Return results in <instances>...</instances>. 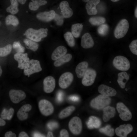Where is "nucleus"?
I'll use <instances>...</instances> for the list:
<instances>
[{"instance_id": "nucleus-1", "label": "nucleus", "mask_w": 137, "mask_h": 137, "mask_svg": "<svg viewBox=\"0 0 137 137\" xmlns=\"http://www.w3.org/2000/svg\"><path fill=\"white\" fill-rule=\"evenodd\" d=\"M47 28H41L36 30L32 28L27 29L24 35L28 39L36 42H39L42 38L46 37L47 35Z\"/></svg>"}, {"instance_id": "nucleus-2", "label": "nucleus", "mask_w": 137, "mask_h": 137, "mask_svg": "<svg viewBox=\"0 0 137 137\" xmlns=\"http://www.w3.org/2000/svg\"><path fill=\"white\" fill-rule=\"evenodd\" d=\"M111 101L109 97L101 94L93 99L90 102V105L93 108L100 109L109 105Z\"/></svg>"}, {"instance_id": "nucleus-3", "label": "nucleus", "mask_w": 137, "mask_h": 137, "mask_svg": "<svg viewBox=\"0 0 137 137\" xmlns=\"http://www.w3.org/2000/svg\"><path fill=\"white\" fill-rule=\"evenodd\" d=\"M129 27L128 21L125 19H122L118 23L114 31V36L117 39L124 37L127 33Z\"/></svg>"}, {"instance_id": "nucleus-4", "label": "nucleus", "mask_w": 137, "mask_h": 137, "mask_svg": "<svg viewBox=\"0 0 137 137\" xmlns=\"http://www.w3.org/2000/svg\"><path fill=\"white\" fill-rule=\"evenodd\" d=\"M24 70V74L29 77L33 74L41 71L42 68L39 61L32 59L29 60Z\"/></svg>"}, {"instance_id": "nucleus-5", "label": "nucleus", "mask_w": 137, "mask_h": 137, "mask_svg": "<svg viewBox=\"0 0 137 137\" xmlns=\"http://www.w3.org/2000/svg\"><path fill=\"white\" fill-rule=\"evenodd\" d=\"M113 63L116 69L123 71L128 70L130 67L129 60L126 58L122 56L115 57L113 60Z\"/></svg>"}, {"instance_id": "nucleus-6", "label": "nucleus", "mask_w": 137, "mask_h": 137, "mask_svg": "<svg viewBox=\"0 0 137 137\" xmlns=\"http://www.w3.org/2000/svg\"><path fill=\"white\" fill-rule=\"evenodd\" d=\"M69 129L73 134L78 135L81 133L82 129V124L79 117L75 116L70 121L68 124Z\"/></svg>"}, {"instance_id": "nucleus-7", "label": "nucleus", "mask_w": 137, "mask_h": 137, "mask_svg": "<svg viewBox=\"0 0 137 137\" xmlns=\"http://www.w3.org/2000/svg\"><path fill=\"white\" fill-rule=\"evenodd\" d=\"M38 107L41 113L46 116L50 115L54 111V108L52 103L45 99H42L39 101Z\"/></svg>"}, {"instance_id": "nucleus-8", "label": "nucleus", "mask_w": 137, "mask_h": 137, "mask_svg": "<svg viewBox=\"0 0 137 137\" xmlns=\"http://www.w3.org/2000/svg\"><path fill=\"white\" fill-rule=\"evenodd\" d=\"M96 76V71L92 68L87 69L83 76L82 83L84 86H89L94 82Z\"/></svg>"}, {"instance_id": "nucleus-9", "label": "nucleus", "mask_w": 137, "mask_h": 137, "mask_svg": "<svg viewBox=\"0 0 137 137\" xmlns=\"http://www.w3.org/2000/svg\"><path fill=\"white\" fill-rule=\"evenodd\" d=\"M116 109L119 113V116L122 120L127 121L131 119L132 117L131 113L123 103H118L116 105Z\"/></svg>"}, {"instance_id": "nucleus-10", "label": "nucleus", "mask_w": 137, "mask_h": 137, "mask_svg": "<svg viewBox=\"0 0 137 137\" xmlns=\"http://www.w3.org/2000/svg\"><path fill=\"white\" fill-rule=\"evenodd\" d=\"M74 79L73 74L70 72L63 73L60 77L59 80V87L62 89L68 88L72 83Z\"/></svg>"}, {"instance_id": "nucleus-11", "label": "nucleus", "mask_w": 137, "mask_h": 137, "mask_svg": "<svg viewBox=\"0 0 137 137\" xmlns=\"http://www.w3.org/2000/svg\"><path fill=\"white\" fill-rule=\"evenodd\" d=\"M9 94L11 100L15 104L19 103L26 97L25 92L20 90L11 89L9 92Z\"/></svg>"}, {"instance_id": "nucleus-12", "label": "nucleus", "mask_w": 137, "mask_h": 137, "mask_svg": "<svg viewBox=\"0 0 137 137\" xmlns=\"http://www.w3.org/2000/svg\"><path fill=\"white\" fill-rule=\"evenodd\" d=\"M14 58L18 62V68L22 70L24 68L30 60L27 53H16Z\"/></svg>"}, {"instance_id": "nucleus-13", "label": "nucleus", "mask_w": 137, "mask_h": 137, "mask_svg": "<svg viewBox=\"0 0 137 137\" xmlns=\"http://www.w3.org/2000/svg\"><path fill=\"white\" fill-rule=\"evenodd\" d=\"M43 90L46 93H50L54 90L56 86L55 78L52 76L46 77L43 81Z\"/></svg>"}, {"instance_id": "nucleus-14", "label": "nucleus", "mask_w": 137, "mask_h": 137, "mask_svg": "<svg viewBox=\"0 0 137 137\" xmlns=\"http://www.w3.org/2000/svg\"><path fill=\"white\" fill-rule=\"evenodd\" d=\"M133 127L130 124L120 125L115 130L116 135L120 137H126L127 135L132 131Z\"/></svg>"}, {"instance_id": "nucleus-15", "label": "nucleus", "mask_w": 137, "mask_h": 137, "mask_svg": "<svg viewBox=\"0 0 137 137\" xmlns=\"http://www.w3.org/2000/svg\"><path fill=\"white\" fill-rule=\"evenodd\" d=\"M55 11L51 10L49 11H44L38 13L36 16L38 19L44 22H49L54 19L56 15Z\"/></svg>"}, {"instance_id": "nucleus-16", "label": "nucleus", "mask_w": 137, "mask_h": 137, "mask_svg": "<svg viewBox=\"0 0 137 137\" xmlns=\"http://www.w3.org/2000/svg\"><path fill=\"white\" fill-rule=\"evenodd\" d=\"M59 7L63 18H68L72 16L73 11L70 7L67 1H62L60 4Z\"/></svg>"}, {"instance_id": "nucleus-17", "label": "nucleus", "mask_w": 137, "mask_h": 137, "mask_svg": "<svg viewBox=\"0 0 137 137\" xmlns=\"http://www.w3.org/2000/svg\"><path fill=\"white\" fill-rule=\"evenodd\" d=\"M31 109V106L29 104H25L22 106L17 113V117L21 121L26 119L28 116V114L27 112L29 111Z\"/></svg>"}, {"instance_id": "nucleus-18", "label": "nucleus", "mask_w": 137, "mask_h": 137, "mask_svg": "<svg viewBox=\"0 0 137 137\" xmlns=\"http://www.w3.org/2000/svg\"><path fill=\"white\" fill-rule=\"evenodd\" d=\"M94 45L93 40L89 33H84L82 36L81 45L82 47L87 49L92 47Z\"/></svg>"}, {"instance_id": "nucleus-19", "label": "nucleus", "mask_w": 137, "mask_h": 137, "mask_svg": "<svg viewBox=\"0 0 137 137\" xmlns=\"http://www.w3.org/2000/svg\"><path fill=\"white\" fill-rule=\"evenodd\" d=\"M100 1V0H90L87 2L85 7L88 15H94L97 14V11L96 7Z\"/></svg>"}, {"instance_id": "nucleus-20", "label": "nucleus", "mask_w": 137, "mask_h": 137, "mask_svg": "<svg viewBox=\"0 0 137 137\" xmlns=\"http://www.w3.org/2000/svg\"><path fill=\"white\" fill-rule=\"evenodd\" d=\"M98 91L101 94L108 97L115 96L117 93L115 89L104 84H101L99 86Z\"/></svg>"}, {"instance_id": "nucleus-21", "label": "nucleus", "mask_w": 137, "mask_h": 137, "mask_svg": "<svg viewBox=\"0 0 137 137\" xmlns=\"http://www.w3.org/2000/svg\"><path fill=\"white\" fill-rule=\"evenodd\" d=\"M103 120L105 122H107L114 116L115 110L114 107L108 106L103 108Z\"/></svg>"}, {"instance_id": "nucleus-22", "label": "nucleus", "mask_w": 137, "mask_h": 137, "mask_svg": "<svg viewBox=\"0 0 137 137\" xmlns=\"http://www.w3.org/2000/svg\"><path fill=\"white\" fill-rule=\"evenodd\" d=\"M66 48L63 46L58 47L54 50L51 56L52 59L56 60L66 54L67 52Z\"/></svg>"}, {"instance_id": "nucleus-23", "label": "nucleus", "mask_w": 137, "mask_h": 137, "mask_svg": "<svg viewBox=\"0 0 137 137\" xmlns=\"http://www.w3.org/2000/svg\"><path fill=\"white\" fill-rule=\"evenodd\" d=\"M88 65V62L85 61L79 63L77 66L75 72L77 77L79 78L82 77L87 69Z\"/></svg>"}, {"instance_id": "nucleus-24", "label": "nucleus", "mask_w": 137, "mask_h": 137, "mask_svg": "<svg viewBox=\"0 0 137 137\" xmlns=\"http://www.w3.org/2000/svg\"><path fill=\"white\" fill-rule=\"evenodd\" d=\"M86 124L88 128L92 129L99 128L101 125V123L98 118L92 116L89 117Z\"/></svg>"}, {"instance_id": "nucleus-25", "label": "nucleus", "mask_w": 137, "mask_h": 137, "mask_svg": "<svg viewBox=\"0 0 137 137\" xmlns=\"http://www.w3.org/2000/svg\"><path fill=\"white\" fill-rule=\"evenodd\" d=\"M118 76L117 82L118 84L121 88H125L126 84L129 79V76L127 72H123L118 73Z\"/></svg>"}, {"instance_id": "nucleus-26", "label": "nucleus", "mask_w": 137, "mask_h": 137, "mask_svg": "<svg viewBox=\"0 0 137 137\" xmlns=\"http://www.w3.org/2000/svg\"><path fill=\"white\" fill-rule=\"evenodd\" d=\"M31 2L29 3V8L32 11H36L41 6L47 4V2L45 0H31Z\"/></svg>"}, {"instance_id": "nucleus-27", "label": "nucleus", "mask_w": 137, "mask_h": 137, "mask_svg": "<svg viewBox=\"0 0 137 137\" xmlns=\"http://www.w3.org/2000/svg\"><path fill=\"white\" fill-rule=\"evenodd\" d=\"M72 55L70 54H65L57 60H55L54 63L55 67L60 66L65 63L70 61L72 58Z\"/></svg>"}, {"instance_id": "nucleus-28", "label": "nucleus", "mask_w": 137, "mask_h": 137, "mask_svg": "<svg viewBox=\"0 0 137 137\" xmlns=\"http://www.w3.org/2000/svg\"><path fill=\"white\" fill-rule=\"evenodd\" d=\"M75 108L73 106H70L62 110L58 115L59 117L63 119L70 116L75 110Z\"/></svg>"}, {"instance_id": "nucleus-29", "label": "nucleus", "mask_w": 137, "mask_h": 137, "mask_svg": "<svg viewBox=\"0 0 137 137\" xmlns=\"http://www.w3.org/2000/svg\"><path fill=\"white\" fill-rule=\"evenodd\" d=\"M82 24L76 23L72 25L71 27L72 33L75 38L79 37L83 28Z\"/></svg>"}, {"instance_id": "nucleus-30", "label": "nucleus", "mask_w": 137, "mask_h": 137, "mask_svg": "<svg viewBox=\"0 0 137 137\" xmlns=\"http://www.w3.org/2000/svg\"><path fill=\"white\" fill-rule=\"evenodd\" d=\"M11 5L6 9V11L13 15L17 13L19 11L18 2L17 0H10Z\"/></svg>"}, {"instance_id": "nucleus-31", "label": "nucleus", "mask_w": 137, "mask_h": 137, "mask_svg": "<svg viewBox=\"0 0 137 137\" xmlns=\"http://www.w3.org/2000/svg\"><path fill=\"white\" fill-rule=\"evenodd\" d=\"M23 42L26 47L33 51H36L38 48L39 45L36 42L28 39H25Z\"/></svg>"}, {"instance_id": "nucleus-32", "label": "nucleus", "mask_w": 137, "mask_h": 137, "mask_svg": "<svg viewBox=\"0 0 137 137\" xmlns=\"http://www.w3.org/2000/svg\"><path fill=\"white\" fill-rule=\"evenodd\" d=\"M91 24L94 26H98L104 23L106 20L104 17L97 16L90 18L89 20Z\"/></svg>"}, {"instance_id": "nucleus-33", "label": "nucleus", "mask_w": 137, "mask_h": 137, "mask_svg": "<svg viewBox=\"0 0 137 137\" xmlns=\"http://www.w3.org/2000/svg\"><path fill=\"white\" fill-rule=\"evenodd\" d=\"M14 112V109L12 108L8 110L4 108L1 113V118L4 119L10 120L12 117Z\"/></svg>"}, {"instance_id": "nucleus-34", "label": "nucleus", "mask_w": 137, "mask_h": 137, "mask_svg": "<svg viewBox=\"0 0 137 137\" xmlns=\"http://www.w3.org/2000/svg\"><path fill=\"white\" fill-rule=\"evenodd\" d=\"M5 23L7 25H11L14 26H17L19 21L17 18L13 14L7 15L5 18Z\"/></svg>"}, {"instance_id": "nucleus-35", "label": "nucleus", "mask_w": 137, "mask_h": 137, "mask_svg": "<svg viewBox=\"0 0 137 137\" xmlns=\"http://www.w3.org/2000/svg\"><path fill=\"white\" fill-rule=\"evenodd\" d=\"M64 37L68 45L71 47H73L75 45V41L73 36L71 33L67 32L65 33Z\"/></svg>"}, {"instance_id": "nucleus-36", "label": "nucleus", "mask_w": 137, "mask_h": 137, "mask_svg": "<svg viewBox=\"0 0 137 137\" xmlns=\"http://www.w3.org/2000/svg\"><path fill=\"white\" fill-rule=\"evenodd\" d=\"M99 131L110 137L113 136L114 134V129L109 125H108L105 127L100 129Z\"/></svg>"}, {"instance_id": "nucleus-37", "label": "nucleus", "mask_w": 137, "mask_h": 137, "mask_svg": "<svg viewBox=\"0 0 137 137\" xmlns=\"http://www.w3.org/2000/svg\"><path fill=\"white\" fill-rule=\"evenodd\" d=\"M12 46L8 44L4 47H0V56L4 57L9 55L11 52Z\"/></svg>"}, {"instance_id": "nucleus-38", "label": "nucleus", "mask_w": 137, "mask_h": 137, "mask_svg": "<svg viewBox=\"0 0 137 137\" xmlns=\"http://www.w3.org/2000/svg\"><path fill=\"white\" fill-rule=\"evenodd\" d=\"M109 29V27L107 24H102L98 27L97 32L100 35L102 36L105 35L108 33Z\"/></svg>"}, {"instance_id": "nucleus-39", "label": "nucleus", "mask_w": 137, "mask_h": 137, "mask_svg": "<svg viewBox=\"0 0 137 137\" xmlns=\"http://www.w3.org/2000/svg\"><path fill=\"white\" fill-rule=\"evenodd\" d=\"M12 47L16 53H23L25 51V48L22 46L19 41L14 42Z\"/></svg>"}, {"instance_id": "nucleus-40", "label": "nucleus", "mask_w": 137, "mask_h": 137, "mask_svg": "<svg viewBox=\"0 0 137 137\" xmlns=\"http://www.w3.org/2000/svg\"><path fill=\"white\" fill-rule=\"evenodd\" d=\"M130 49L133 54L137 55V40H133L129 45Z\"/></svg>"}, {"instance_id": "nucleus-41", "label": "nucleus", "mask_w": 137, "mask_h": 137, "mask_svg": "<svg viewBox=\"0 0 137 137\" xmlns=\"http://www.w3.org/2000/svg\"><path fill=\"white\" fill-rule=\"evenodd\" d=\"M63 17L56 14L54 19L57 24L58 25H61L63 23Z\"/></svg>"}, {"instance_id": "nucleus-42", "label": "nucleus", "mask_w": 137, "mask_h": 137, "mask_svg": "<svg viewBox=\"0 0 137 137\" xmlns=\"http://www.w3.org/2000/svg\"><path fill=\"white\" fill-rule=\"evenodd\" d=\"M60 135L61 137H68L69 136V133L67 130L64 129L60 131Z\"/></svg>"}, {"instance_id": "nucleus-43", "label": "nucleus", "mask_w": 137, "mask_h": 137, "mask_svg": "<svg viewBox=\"0 0 137 137\" xmlns=\"http://www.w3.org/2000/svg\"><path fill=\"white\" fill-rule=\"evenodd\" d=\"M47 126L48 128L50 130H53L58 126V124L56 123L50 122L48 123Z\"/></svg>"}, {"instance_id": "nucleus-44", "label": "nucleus", "mask_w": 137, "mask_h": 137, "mask_svg": "<svg viewBox=\"0 0 137 137\" xmlns=\"http://www.w3.org/2000/svg\"><path fill=\"white\" fill-rule=\"evenodd\" d=\"M5 137H15L16 136V134L11 131L7 132L5 134Z\"/></svg>"}, {"instance_id": "nucleus-45", "label": "nucleus", "mask_w": 137, "mask_h": 137, "mask_svg": "<svg viewBox=\"0 0 137 137\" xmlns=\"http://www.w3.org/2000/svg\"><path fill=\"white\" fill-rule=\"evenodd\" d=\"M63 94L61 92H60L58 93L57 96V99L59 102L62 101L63 99Z\"/></svg>"}, {"instance_id": "nucleus-46", "label": "nucleus", "mask_w": 137, "mask_h": 137, "mask_svg": "<svg viewBox=\"0 0 137 137\" xmlns=\"http://www.w3.org/2000/svg\"><path fill=\"white\" fill-rule=\"evenodd\" d=\"M69 99L70 100L74 101H77L79 100V97L76 96H70L69 97Z\"/></svg>"}, {"instance_id": "nucleus-47", "label": "nucleus", "mask_w": 137, "mask_h": 137, "mask_svg": "<svg viewBox=\"0 0 137 137\" xmlns=\"http://www.w3.org/2000/svg\"><path fill=\"white\" fill-rule=\"evenodd\" d=\"M18 137H28V135L27 133L24 131L21 132L19 133Z\"/></svg>"}, {"instance_id": "nucleus-48", "label": "nucleus", "mask_w": 137, "mask_h": 137, "mask_svg": "<svg viewBox=\"0 0 137 137\" xmlns=\"http://www.w3.org/2000/svg\"><path fill=\"white\" fill-rule=\"evenodd\" d=\"M34 137H44V135L40 134V133L37 132H35L33 135Z\"/></svg>"}, {"instance_id": "nucleus-49", "label": "nucleus", "mask_w": 137, "mask_h": 137, "mask_svg": "<svg viewBox=\"0 0 137 137\" xmlns=\"http://www.w3.org/2000/svg\"><path fill=\"white\" fill-rule=\"evenodd\" d=\"M6 123L4 119L0 118V126H3L5 125Z\"/></svg>"}, {"instance_id": "nucleus-50", "label": "nucleus", "mask_w": 137, "mask_h": 137, "mask_svg": "<svg viewBox=\"0 0 137 137\" xmlns=\"http://www.w3.org/2000/svg\"><path fill=\"white\" fill-rule=\"evenodd\" d=\"M18 2L22 5L26 3L27 0H17Z\"/></svg>"}, {"instance_id": "nucleus-51", "label": "nucleus", "mask_w": 137, "mask_h": 137, "mask_svg": "<svg viewBox=\"0 0 137 137\" xmlns=\"http://www.w3.org/2000/svg\"><path fill=\"white\" fill-rule=\"evenodd\" d=\"M47 136L48 137H54V136L52 133L50 131H49L47 133Z\"/></svg>"}, {"instance_id": "nucleus-52", "label": "nucleus", "mask_w": 137, "mask_h": 137, "mask_svg": "<svg viewBox=\"0 0 137 137\" xmlns=\"http://www.w3.org/2000/svg\"><path fill=\"white\" fill-rule=\"evenodd\" d=\"M135 16V18H137V7H136L134 11Z\"/></svg>"}, {"instance_id": "nucleus-53", "label": "nucleus", "mask_w": 137, "mask_h": 137, "mask_svg": "<svg viewBox=\"0 0 137 137\" xmlns=\"http://www.w3.org/2000/svg\"><path fill=\"white\" fill-rule=\"evenodd\" d=\"M2 73V70L1 66L0 65V76L1 75Z\"/></svg>"}, {"instance_id": "nucleus-54", "label": "nucleus", "mask_w": 137, "mask_h": 137, "mask_svg": "<svg viewBox=\"0 0 137 137\" xmlns=\"http://www.w3.org/2000/svg\"><path fill=\"white\" fill-rule=\"evenodd\" d=\"M111 1L113 2H118L120 0H110Z\"/></svg>"}, {"instance_id": "nucleus-55", "label": "nucleus", "mask_w": 137, "mask_h": 137, "mask_svg": "<svg viewBox=\"0 0 137 137\" xmlns=\"http://www.w3.org/2000/svg\"><path fill=\"white\" fill-rule=\"evenodd\" d=\"M90 0H82L85 3L87 2Z\"/></svg>"}]
</instances>
